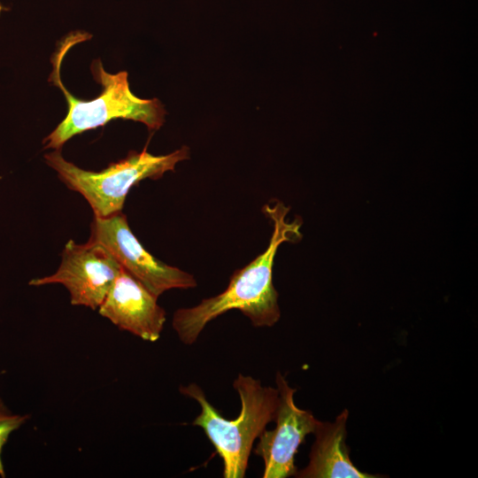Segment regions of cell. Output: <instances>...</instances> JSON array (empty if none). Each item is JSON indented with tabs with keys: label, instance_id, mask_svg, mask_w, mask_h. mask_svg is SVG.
I'll return each instance as SVG.
<instances>
[{
	"label": "cell",
	"instance_id": "cell-10",
	"mask_svg": "<svg viewBox=\"0 0 478 478\" xmlns=\"http://www.w3.org/2000/svg\"><path fill=\"white\" fill-rule=\"evenodd\" d=\"M29 419V415L13 412L0 397V476L5 477L4 466L2 461V451L9 436L19 429Z\"/></svg>",
	"mask_w": 478,
	"mask_h": 478
},
{
	"label": "cell",
	"instance_id": "cell-3",
	"mask_svg": "<svg viewBox=\"0 0 478 478\" xmlns=\"http://www.w3.org/2000/svg\"><path fill=\"white\" fill-rule=\"evenodd\" d=\"M233 388L241 400L240 414L235 420L224 418L197 384L181 386L180 392L199 404L201 412L192 424L203 428L222 459L223 477L243 478L255 440L275 420L279 392L242 374L233 382Z\"/></svg>",
	"mask_w": 478,
	"mask_h": 478
},
{
	"label": "cell",
	"instance_id": "cell-1",
	"mask_svg": "<svg viewBox=\"0 0 478 478\" xmlns=\"http://www.w3.org/2000/svg\"><path fill=\"white\" fill-rule=\"evenodd\" d=\"M262 211L274 227L266 251L236 270L223 292L174 312L172 326L184 344L194 343L209 322L230 310L242 312L254 327H272L279 320L278 293L272 278L274 260L282 243L301 239L302 220H287L289 207L280 201L265 204Z\"/></svg>",
	"mask_w": 478,
	"mask_h": 478
},
{
	"label": "cell",
	"instance_id": "cell-5",
	"mask_svg": "<svg viewBox=\"0 0 478 478\" xmlns=\"http://www.w3.org/2000/svg\"><path fill=\"white\" fill-rule=\"evenodd\" d=\"M89 241L103 245L122 268L158 297L172 289L197 286L194 276L166 265L148 252L128 227L122 212L109 217H94Z\"/></svg>",
	"mask_w": 478,
	"mask_h": 478
},
{
	"label": "cell",
	"instance_id": "cell-4",
	"mask_svg": "<svg viewBox=\"0 0 478 478\" xmlns=\"http://www.w3.org/2000/svg\"><path fill=\"white\" fill-rule=\"evenodd\" d=\"M189 157V149L182 146L175 151L155 156L146 148L130 151L127 158L110 164L100 172L81 169L66 161L60 150L44 155L49 166L71 189L80 193L89 204L95 217L104 218L122 211L131 188L144 179H158Z\"/></svg>",
	"mask_w": 478,
	"mask_h": 478
},
{
	"label": "cell",
	"instance_id": "cell-8",
	"mask_svg": "<svg viewBox=\"0 0 478 478\" xmlns=\"http://www.w3.org/2000/svg\"><path fill=\"white\" fill-rule=\"evenodd\" d=\"M158 297L124 268L98 308L100 315L119 328L148 342L159 339L166 312Z\"/></svg>",
	"mask_w": 478,
	"mask_h": 478
},
{
	"label": "cell",
	"instance_id": "cell-2",
	"mask_svg": "<svg viewBox=\"0 0 478 478\" xmlns=\"http://www.w3.org/2000/svg\"><path fill=\"white\" fill-rule=\"evenodd\" d=\"M86 32H72L66 36L52 56L49 81L59 88L68 105L67 114L42 143L45 149L60 150L73 136L106 125L113 120L139 121L150 130H158L165 121L166 111L157 99H142L130 89L127 73H107L99 59L91 64L95 81L102 86L101 94L93 99H78L65 87L60 77L63 59L71 48L89 40Z\"/></svg>",
	"mask_w": 478,
	"mask_h": 478
},
{
	"label": "cell",
	"instance_id": "cell-6",
	"mask_svg": "<svg viewBox=\"0 0 478 478\" xmlns=\"http://www.w3.org/2000/svg\"><path fill=\"white\" fill-rule=\"evenodd\" d=\"M122 267L101 244L89 241L66 244L58 270L49 276L33 279L32 286L59 283L70 294L73 305L98 309Z\"/></svg>",
	"mask_w": 478,
	"mask_h": 478
},
{
	"label": "cell",
	"instance_id": "cell-9",
	"mask_svg": "<svg viewBox=\"0 0 478 478\" xmlns=\"http://www.w3.org/2000/svg\"><path fill=\"white\" fill-rule=\"evenodd\" d=\"M349 412L343 410L334 422L320 421L313 432L308 465L295 474L298 478H375L358 469L346 444Z\"/></svg>",
	"mask_w": 478,
	"mask_h": 478
},
{
	"label": "cell",
	"instance_id": "cell-7",
	"mask_svg": "<svg viewBox=\"0 0 478 478\" xmlns=\"http://www.w3.org/2000/svg\"><path fill=\"white\" fill-rule=\"evenodd\" d=\"M279 405L276 425L264 430L258 436L254 453L264 461L263 478H286L295 475V456L309 434H313L320 421L312 412L296 405L294 394L285 377L277 372L275 376Z\"/></svg>",
	"mask_w": 478,
	"mask_h": 478
},
{
	"label": "cell",
	"instance_id": "cell-11",
	"mask_svg": "<svg viewBox=\"0 0 478 478\" xmlns=\"http://www.w3.org/2000/svg\"><path fill=\"white\" fill-rule=\"evenodd\" d=\"M4 10V7L2 6V4H0V13L1 12Z\"/></svg>",
	"mask_w": 478,
	"mask_h": 478
}]
</instances>
